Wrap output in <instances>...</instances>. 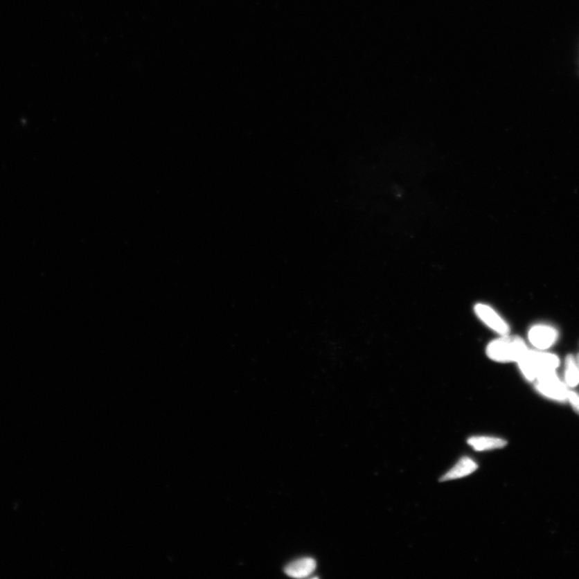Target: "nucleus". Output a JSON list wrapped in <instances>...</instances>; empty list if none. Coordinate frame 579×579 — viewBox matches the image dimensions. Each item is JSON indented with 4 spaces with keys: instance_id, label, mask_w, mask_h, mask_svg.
<instances>
[{
    "instance_id": "1",
    "label": "nucleus",
    "mask_w": 579,
    "mask_h": 579,
    "mask_svg": "<svg viewBox=\"0 0 579 579\" xmlns=\"http://www.w3.org/2000/svg\"><path fill=\"white\" fill-rule=\"evenodd\" d=\"M527 380L533 382L543 374L556 371L559 359L553 354L528 350L518 362Z\"/></svg>"
},
{
    "instance_id": "2",
    "label": "nucleus",
    "mask_w": 579,
    "mask_h": 579,
    "mask_svg": "<svg viewBox=\"0 0 579 579\" xmlns=\"http://www.w3.org/2000/svg\"><path fill=\"white\" fill-rule=\"evenodd\" d=\"M528 348L523 339L519 337H503L488 344L487 355L499 362H518L525 355Z\"/></svg>"
},
{
    "instance_id": "3",
    "label": "nucleus",
    "mask_w": 579,
    "mask_h": 579,
    "mask_svg": "<svg viewBox=\"0 0 579 579\" xmlns=\"http://www.w3.org/2000/svg\"><path fill=\"white\" fill-rule=\"evenodd\" d=\"M536 382L537 391L542 395L558 402L567 400L569 389L559 380L555 371L543 374Z\"/></svg>"
},
{
    "instance_id": "4",
    "label": "nucleus",
    "mask_w": 579,
    "mask_h": 579,
    "mask_svg": "<svg viewBox=\"0 0 579 579\" xmlns=\"http://www.w3.org/2000/svg\"><path fill=\"white\" fill-rule=\"evenodd\" d=\"M558 332L555 328L549 326H536L528 332V339L534 347L547 349L557 341Z\"/></svg>"
},
{
    "instance_id": "5",
    "label": "nucleus",
    "mask_w": 579,
    "mask_h": 579,
    "mask_svg": "<svg viewBox=\"0 0 579 579\" xmlns=\"http://www.w3.org/2000/svg\"><path fill=\"white\" fill-rule=\"evenodd\" d=\"M475 311L477 317L493 331L504 336L509 332V327L506 322L491 307L479 303L475 308Z\"/></svg>"
},
{
    "instance_id": "6",
    "label": "nucleus",
    "mask_w": 579,
    "mask_h": 579,
    "mask_svg": "<svg viewBox=\"0 0 579 579\" xmlns=\"http://www.w3.org/2000/svg\"><path fill=\"white\" fill-rule=\"evenodd\" d=\"M317 562L312 558H302L289 563L285 568V573L294 578H307L316 570Z\"/></svg>"
},
{
    "instance_id": "7",
    "label": "nucleus",
    "mask_w": 579,
    "mask_h": 579,
    "mask_svg": "<svg viewBox=\"0 0 579 579\" xmlns=\"http://www.w3.org/2000/svg\"><path fill=\"white\" fill-rule=\"evenodd\" d=\"M477 468V463L473 459L463 457L456 464L455 467H453L450 471L442 476L440 481H453L465 477L476 472Z\"/></svg>"
},
{
    "instance_id": "8",
    "label": "nucleus",
    "mask_w": 579,
    "mask_h": 579,
    "mask_svg": "<svg viewBox=\"0 0 579 579\" xmlns=\"http://www.w3.org/2000/svg\"><path fill=\"white\" fill-rule=\"evenodd\" d=\"M467 443L477 452L494 450L507 445V441L503 438L488 436H475L468 438Z\"/></svg>"
},
{
    "instance_id": "9",
    "label": "nucleus",
    "mask_w": 579,
    "mask_h": 579,
    "mask_svg": "<svg viewBox=\"0 0 579 579\" xmlns=\"http://www.w3.org/2000/svg\"><path fill=\"white\" fill-rule=\"evenodd\" d=\"M565 382L569 387H576L579 383V369L575 357L569 355L566 359Z\"/></svg>"
},
{
    "instance_id": "10",
    "label": "nucleus",
    "mask_w": 579,
    "mask_h": 579,
    "mask_svg": "<svg viewBox=\"0 0 579 579\" xmlns=\"http://www.w3.org/2000/svg\"><path fill=\"white\" fill-rule=\"evenodd\" d=\"M567 400L571 404L573 411L579 414V394L576 392L569 391Z\"/></svg>"
},
{
    "instance_id": "11",
    "label": "nucleus",
    "mask_w": 579,
    "mask_h": 579,
    "mask_svg": "<svg viewBox=\"0 0 579 579\" xmlns=\"http://www.w3.org/2000/svg\"><path fill=\"white\" fill-rule=\"evenodd\" d=\"M576 359V362H577L578 367V369H579V353L578 354V356Z\"/></svg>"
}]
</instances>
